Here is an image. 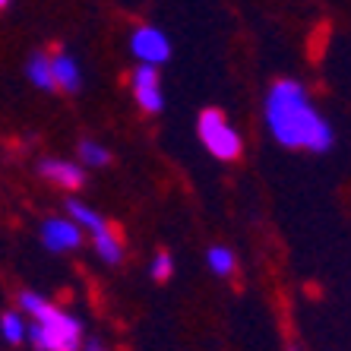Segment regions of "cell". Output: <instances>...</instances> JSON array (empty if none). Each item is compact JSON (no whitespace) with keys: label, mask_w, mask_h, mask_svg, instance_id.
Wrapping results in <instances>:
<instances>
[{"label":"cell","mask_w":351,"mask_h":351,"mask_svg":"<svg viewBox=\"0 0 351 351\" xmlns=\"http://www.w3.org/2000/svg\"><path fill=\"white\" fill-rule=\"evenodd\" d=\"M51 73H54V86L64 92H80L82 86V73H80V64H76L70 54H54L51 58Z\"/></svg>","instance_id":"obj_8"},{"label":"cell","mask_w":351,"mask_h":351,"mask_svg":"<svg viewBox=\"0 0 351 351\" xmlns=\"http://www.w3.org/2000/svg\"><path fill=\"white\" fill-rule=\"evenodd\" d=\"M92 247H95L98 260H105L108 266H117V263L123 260V244H121V237H117L111 228L95 231V234H92Z\"/></svg>","instance_id":"obj_9"},{"label":"cell","mask_w":351,"mask_h":351,"mask_svg":"<svg viewBox=\"0 0 351 351\" xmlns=\"http://www.w3.org/2000/svg\"><path fill=\"white\" fill-rule=\"evenodd\" d=\"M82 351H108V348H105V345H101V342H95V339H92V342H86V345H82Z\"/></svg>","instance_id":"obj_16"},{"label":"cell","mask_w":351,"mask_h":351,"mask_svg":"<svg viewBox=\"0 0 351 351\" xmlns=\"http://www.w3.org/2000/svg\"><path fill=\"white\" fill-rule=\"evenodd\" d=\"M80 162L89 165V168H105V165L111 162V152H108L105 146L92 143V139H82L80 143Z\"/></svg>","instance_id":"obj_13"},{"label":"cell","mask_w":351,"mask_h":351,"mask_svg":"<svg viewBox=\"0 0 351 351\" xmlns=\"http://www.w3.org/2000/svg\"><path fill=\"white\" fill-rule=\"evenodd\" d=\"M196 133H199V143H203L219 162H234V158H241V152H244L241 133L231 127V121L221 114L219 108H206L203 114L196 117Z\"/></svg>","instance_id":"obj_3"},{"label":"cell","mask_w":351,"mask_h":351,"mask_svg":"<svg viewBox=\"0 0 351 351\" xmlns=\"http://www.w3.org/2000/svg\"><path fill=\"white\" fill-rule=\"evenodd\" d=\"M288 351H301V345H291V348H288Z\"/></svg>","instance_id":"obj_18"},{"label":"cell","mask_w":351,"mask_h":351,"mask_svg":"<svg viewBox=\"0 0 351 351\" xmlns=\"http://www.w3.org/2000/svg\"><path fill=\"white\" fill-rule=\"evenodd\" d=\"M266 123L276 143L285 149H307V152H326L332 146V127L317 108L301 82L278 80L266 95Z\"/></svg>","instance_id":"obj_1"},{"label":"cell","mask_w":351,"mask_h":351,"mask_svg":"<svg viewBox=\"0 0 351 351\" xmlns=\"http://www.w3.org/2000/svg\"><path fill=\"white\" fill-rule=\"evenodd\" d=\"M38 174L64 190H80L86 184V174L80 171V165L64 162V158H45V162H38Z\"/></svg>","instance_id":"obj_7"},{"label":"cell","mask_w":351,"mask_h":351,"mask_svg":"<svg viewBox=\"0 0 351 351\" xmlns=\"http://www.w3.org/2000/svg\"><path fill=\"white\" fill-rule=\"evenodd\" d=\"M130 51L139 64L158 66L171 58V41H168V35H165L162 29H156V25H139L136 32L130 35Z\"/></svg>","instance_id":"obj_4"},{"label":"cell","mask_w":351,"mask_h":351,"mask_svg":"<svg viewBox=\"0 0 351 351\" xmlns=\"http://www.w3.org/2000/svg\"><path fill=\"white\" fill-rule=\"evenodd\" d=\"M133 95H136L139 108L146 114H158L165 108V98H162V82H158V73L156 66L149 64H139L133 70Z\"/></svg>","instance_id":"obj_6"},{"label":"cell","mask_w":351,"mask_h":351,"mask_svg":"<svg viewBox=\"0 0 351 351\" xmlns=\"http://www.w3.org/2000/svg\"><path fill=\"white\" fill-rule=\"evenodd\" d=\"M171 272H174L171 254H156V260H152V278H156V282H168Z\"/></svg>","instance_id":"obj_15"},{"label":"cell","mask_w":351,"mask_h":351,"mask_svg":"<svg viewBox=\"0 0 351 351\" xmlns=\"http://www.w3.org/2000/svg\"><path fill=\"white\" fill-rule=\"evenodd\" d=\"M19 304L32 317L25 323V335H29V342H32L35 351H80L82 323L76 317H70L66 311L48 304L35 291H23L19 294Z\"/></svg>","instance_id":"obj_2"},{"label":"cell","mask_w":351,"mask_h":351,"mask_svg":"<svg viewBox=\"0 0 351 351\" xmlns=\"http://www.w3.org/2000/svg\"><path fill=\"white\" fill-rule=\"evenodd\" d=\"M66 209H70V219H73L80 228L89 231V234H95V231H105V228H108V221L101 219L95 209H89L86 203H80V199H70V203H66Z\"/></svg>","instance_id":"obj_11"},{"label":"cell","mask_w":351,"mask_h":351,"mask_svg":"<svg viewBox=\"0 0 351 351\" xmlns=\"http://www.w3.org/2000/svg\"><path fill=\"white\" fill-rule=\"evenodd\" d=\"M41 244L51 254H66L82 244V228L73 219H48L41 225Z\"/></svg>","instance_id":"obj_5"},{"label":"cell","mask_w":351,"mask_h":351,"mask_svg":"<svg viewBox=\"0 0 351 351\" xmlns=\"http://www.w3.org/2000/svg\"><path fill=\"white\" fill-rule=\"evenodd\" d=\"M0 329H3V339H7L10 345H19L25 339V323H23V317L13 311H7L0 317Z\"/></svg>","instance_id":"obj_14"},{"label":"cell","mask_w":351,"mask_h":351,"mask_svg":"<svg viewBox=\"0 0 351 351\" xmlns=\"http://www.w3.org/2000/svg\"><path fill=\"white\" fill-rule=\"evenodd\" d=\"M206 263H209V269H213L215 276H231L237 266L234 254H231L228 247H213V250L206 254Z\"/></svg>","instance_id":"obj_12"},{"label":"cell","mask_w":351,"mask_h":351,"mask_svg":"<svg viewBox=\"0 0 351 351\" xmlns=\"http://www.w3.org/2000/svg\"><path fill=\"white\" fill-rule=\"evenodd\" d=\"M25 76L32 82L35 89H45V92H54V73H51V58L48 54H32L29 64H25Z\"/></svg>","instance_id":"obj_10"},{"label":"cell","mask_w":351,"mask_h":351,"mask_svg":"<svg viewBox=\"0 0 351 351\" xmlns=\"http://www.w3.org/2000/svg\"><path fill=\"white\" fill-rule=\"evenodd\" d=\"M7 3H10V0H0V10H7Z\"/></svg>","instance_id":"obj_17"}]
</instances>
